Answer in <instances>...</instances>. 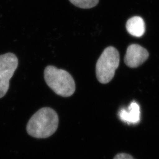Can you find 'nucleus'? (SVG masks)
<instances>
[{
  "instance_id": "nucleus-1",
  "label": "nucleus",
  "mask_w": 159,
  "mask_h": 159,
  "mask_svg": "<svg viewBox=\"0 0 159 159\" xmlns=\"http://www.w3.org/2000/svg\"><path fill=\"white\" fill-rule=\"evenodd\" d=\"M59 118L53 108L45 107L35 113L29 120L26 130L29 135L37 138L51 137L57 130Z\"/></svg>"
},
{
  "instance_id": "nucleus-2",
  "label": "nucleus",
  "mask_w": 159,
  "mask_h": 159,
  "mask_svg": "<svg viewBox=\"0 0 159 159\" xmlns=\"http://www.w3.org/2000/svg\"><path fill=\"white\" fill-rule=\"evenodd\" d=\"M44 78L47 85L58 95L68 97L75 92V81L65 70L51 65L47 66L44 71Z\"/></svg>"
},
{
  "instance_id": "nucleus-3",
  "label": "nucleus",
  "mask_w": 159,
  "mask_h": 159,
  "mask_svg": "<svg viewBox=\"0 0 159 159\" xmlns=\"http://www.w3.org/2000/svg\"><path fill=\"white\" fill-rule=\"evenodd\" d=\"M119 64L120 55L117 50L113 47L106 48L96 63V77L99 82L107 84L110 82Z\"/></svg>"
},
{
  "instance_id": "nucleus-4",
  "label": "nucleus",
  "mask_w": 159,
  "mask_h": 159,
  "mask_svg": "<svg viewBox=\"0 0 159 159\" xmlns=\"http://www.w3.org/2000/svg\"><path fill=\"white\" fill-rule=\"evenodd\" d=\"M18 66V59L12 53L0 55V98L7 93L9 81L14 75Z\"/></svg>"
},
{
  "instance_id": "nucleus-5",
  "label": "nucleus",
  "mask_w": 159,
  "mask_h": 159,
  "mask_svg": "<svg viewBox=\"0 0 159 159\" xmlns=\"http://www.w3.org/2000/svg\"><path fill=\"white\" fill-rule=\"evenodd\" d=\"M148 57L147 50L137 44H132L127 49L125 63L129 67L137 68L144 63Z\"/></svg>"
},
{
  "instance_id": "nucleus-6",
  "label": "nucleus",
  "mask_w": 159,
  "mask_h": 159,
  "mask_svg": "<svg viewBox=\"0 0 159 159\" xmlns=\"http://www.w3.org/2000/svg\"><path fill=\"white\" fill-rule=\"evenodd\" d=\"M140 106L137 102H132L128 110L121 109L119 113V117L123 122L128 124H136L140 120Z\"/></svg>"
},
{
  "instance_id": "nucleus-7",
  "label": "nucleus",
  "mask_w": 159,
  "mask_h": 159,
  "mask_svg": "<svg viewBox=\"0 0 159 159\" xmlns=\"http://www.w3.org/2000/svg\"><path fill=\"white\" fill-rule=\"evenodd\" d=\"M128 32L132 36L140 37L145 31V25L144 20L140 17L135 16L130 18L126 23Z\"/></svg>"
},
{
  "instance_id": "nucleus-8",
  "label": "nucleus",
  "mask_w": 159,
  "mask_h": 159,
  "mask_svg": "<svg viewBox=\"0 0 159 159\" xmlns=\"http://www.w3.org/2000/svg\"><path fill=\"white\" fill-rule=\"evenodd\" d=\"M72 4L77 7L89 9L96 6L99 0H69Z\"/></svg>"
},
{
  "instance_id": "nucleus-9",
  "label": "nucleus",
  "mask_w": 159,
  "mask_h": 159,
  "mask_svg": "<svg viewBox=\"0 0 159 159\" xmlns=\"http://www.w3.org/2000/svg\"><path fill=\"white\" fill-rule=\"evenodd\" d=\"M113 159H135L128 153H120L116 155Z\"/></svg>"
}]
</instances>
